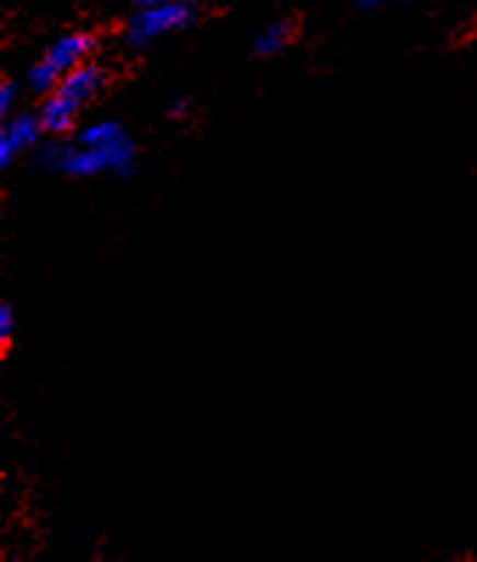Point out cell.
I'll return each mask as SVG.
<instances>
[{
    "mask_svg": "<svg viewBox=\"0 0 477 562\" xmlns=\"http://www.w3.org/2000/svg\"><path fill=\"white\" fill-rule=\"evenodd\" d=\"M37 160L70 178L127 175L135 164V147L118 122H93L70 144H48L39 149Z\"/></svg>",
    "mask_w": 477,
    "mask_h": 562,
    "instance_id": "cell-1",
    "label": "cell"
},
{
    "mask_svg": "<svg viewBox=\"0 0 477 562\" xmlns=\"http://www.w3.org/2000/svg\"><path fill=\"white\" fill-rule=\"evenodd\" d=\"M95 40L90 34H68V37H59L57 43L48 48L43 59L29 70V88L34 93H54L63 82L65 74H70L73 68L84 65L93 54Z\"/></svg>",
    "mask_w": 477,
    "mask_h": 562,
    "instance_id": "cell-2",
    "label": "cell"
},
{
    "mask_svg": "<svg viewBox=\"0 0 477 562\" xmlns=\"http://www.w3.org/2000/svg\"><path fill=\"white\" fill-rule=\"evenodd\" d=\"M194 20V9L189 0H174V3H160V7H138V14L127 23V43L133 48H147L155 40L172 32H183Z\"/></svg>",
    "mask_w": 477,
    "mask_h": 562,
    "instance_id": "cell-3",
    "label": "cell"
},
{
    "mask_svg": "<svg viewBox=\"0 0 477 562\" xmlns=\"http://www.w3.org/2000/svg\"><path fill=\"white\" fill-rule=\"evenodd\" d=\"M43 133L45 127L39 122V115L18 113L3 119V130H0V167H12L20 155L37 147Z\"/></svg>",
    "mask_w": 477,
    "mask_h": 562,
    "instance_id": "cell-4",
    "label": "cell"
},
{
    "mask_svg": "<svg viewBox=\"0 0 477 562\" xmlns=\"http://www.w3.org/2000/svg\"><path fill=\"white\" fill-rule=\"evenodd\" d=\"M104 85H107V74H104L102 65L84 63L70 70V74H65L63 82H59V88L54 93H59V97H65L70 104H77L82 110L84 104H90L102 93Z\"/></svg>",
    "mask_w": 477,
    "mask_h": 562,
    "instance_id": "cell-5",
    "label": "cell"
},
{
    "mask_svg": "<svg viewBox=\"0 0 477 562\" xmlns=\"http://www.w3.org/2000/svg\"><path fill=\"white\" fill-rule=\"evenodd\" d=\"M79 113H82V110H79L77 104H70L68 99L59 97V93H48V99L43 102V110H39V122H43L45 133L65 135L73 130Z\"/></svg>",
    "mask_w": 477,
    "mask_h": 562,
    "instance_id": "cell-6",
    "label": "cell"
},
{
    "mask_svg": "<svg viewBox=\"0 0 477 562\" xmlns=\"http://www.w3.org/2000/svg\"><path fill=\"white\" fill-rule=\"evenodd\" d=\"M293 40V26L284 23V20H275L268 29H261L259 37H255L253 48L261 57H273V54H281Z\"/></svg>",
    "mask_w": 477,
    "mask_h": 562,
    "instance_id": "cell-7",
    "label": "cell"
},
{
    "mask_svg": "<svg viewBox=\"0 0 477 562\" xmlns=\"http://www.w3.org/2000/svg\"><path fill=\"white\" fill-rule=\"evenodd\" d=\"M14 326H18V318H14L12 304H3V307H0V346H3V349L12 344Z\"/></svg>",
    "mask_w": 477,
    "mask_h": 562,
    "instance_id": "cell-8",
    "label": "cell"
},
{
    "mask_svg": "<svg viewBox=\"0 0 477 562\" xmlns=\"http://www.w3.org/2000/svg\"><path fill=\"white\" fill-rule=\"evenodd\" d=\"M14 102H18V85H14L12 79L0 82V115H3V119H9V115H12Z\"/></svg>",
    "mask_w": 477,
    "mask_h": 562,
    "instance_id": "cell-9",
    "label": "cell"
},
{
    "mask_svg": "<svg viewBox=\"0 0 477 562\" xmlns=\"http://www.w3.org/2000/svg\"><path fill=\"white\" fill-rule=\"evenodd\" d=\"M160 3H174V0H135V7H160Z\"/></svg>",
    "mask_w": 477,
    "mask_h": 562,
    "instance_id": "cell-10",
    "label": "cell"
},
{
    "mask_svg": "<svg viewBox=\"0 0 477 562\" xmlns=\"http://www.w3.org/2000/svg\"><path fill=\"white\" fill-rule=\"evenodd\" d=\"M185 110H189V102H185V99H180V102H174L172 115H185Z\"/></svg>",
    "mask_w": 477,
    "mask_h": 562,
    "instance_id": "cell-11",
    "label": "cell"
}]
</instances>
